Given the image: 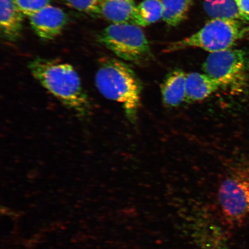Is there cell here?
<instances>
[{"mask_svg": "<svg viewBox=\"0 0 249 249\" xmlns=\"http://www.w3.org/2000/svg\"><path fill=\"white\" fill-rule=\"evenodd\" d=\"M24 16L14 0H0V25L6 39L14 42L20 38Z\"/></svg>", "mask_w": 249, "mask_h": 249, "instance_id": "obj_8", "label": "cell"}, {"mask_svg": "<svg viewBox=\"0 0 249 249\" xmlns=\"http://www.w3.org/2000/svg\"><path fill=\"white\" fill-rule=\"evenodd\" d=\"M137 15L138 4L135 0H104L103 2L101 16L112 24L136 25Z\"/></svg>", "mask_w": 249, "mask_h": 249, "instance_id": "obj_9", "label": "cell"}, {"mask_svg": "<svg viewBox=\"0 0 249 249\" xmlns=\"http://www.w3.org/2000/svg\"><path fill=\"white\" fill-rule=\"evenodd\" d=\"M68 7L92 15H101L104 0H63Z\"/></svg>", "mask_w": 249, "mask_h": 249, "instance_id": "obj_15", "label": "cell"}, {"mask_svg": "<svg viewBox=\"0 0 249 249\" xmlns=\"http://www.w3.org/2000/svg\"><path fill=\"white\" fill-rule=\"evenodd\" d=\"M96 89L106 98L119 103L130 121L135 119L142 86L128 65L114 58H102L95 76Z\"/></svg>", "mask_w": 249, "mask_h": 249, "instance_id": "obj_2", "label": "cell"}, {"mask_svg": "<svg viewBox=\"0 0 249 249\" xmlns=\"http://www.w3.org/2000/svg\"><path fill=\"white\" fill-rule=\"evenodd\" d=\"M16 4L24 16H30L46 6L50 5L52 0H14Z\"/></svg>", "mask_w": 249, "mask_h": 249, "instance_id": "obj_16", "label": "cell"}, {"mask_svg": "<svg viewBox=\"0 0 249 249\" xmlns=\"http://www.w3.org/2000/svg\"><path fill=\"white\" fill-rule=\"evenodd\" d=\"M162 0H144L138 5L136 26L147 27L163 17Z\"/></svg>", "mask_w": 249, "mask_h": 249, "instance_id": "obj_14", "label": "cell"}, {"mask_svg": "<svg viewBox=\"0 0 249 249\" xmlns=\"http://www.w3.org/2000/svg\"><path fill=\"white\" fill-rule=\"evenodd\" d=\"M31 74L47 91L78 116L87 118L91 105L80 78L71 65L60 61L36 58L28 65Z\"/></svg>", "mask_w": 249, "mask_h": 249, "instance_id": "obj_1", "label": "cell"}, {"mask_svg": "<svg viewBox=\"0 0 249 249\" xmlns=\"http://www.w3.org/2000/svg\"><path fill=\"white\" fill-rule=\"evenodd\" d=\"M223 219L231 226H239L249 217V170L237 168L223 180L217 193Z\"/></svg>", "mask_w": 249, "mask_h": 249, "instance_id": "obj_6", "label": "cell"}, {"mask_svg": "<svg viewBox=\"0 0 249 249\" xmlns=\"http://www.w3.org/2000/svg\"><path fill=\"white\" fill-rule=\"evenodd\" d=\"M220 88L219 83L205 73L193 72L187 74L185 101L197 102L204 100Z\"/></svg>", "mask_w": 249, "mask_h": 249, "instance_id": "obj_11", "label": "cell"}, {"mask_svg": "<svg viewBox=\"0 0 249 249\" xmlns=\"http://www.w3.org/2000/svg\"><path fill=\"white\" fill-rule=\"evenodd\" d=\"M162 20L170 26L176 27L188 17L194 0H162Z\"/></svg>", "mask_w": 249, "mask_h": 249, "instance_id": "obj_13", "label": "cell"}, {"mask_svg": "<svg viewBox=\"0 0 249 249\" xmlns=\"http://www.w3.org/2000/svg\"><path fill=\"white\" fill-rule=\"evenodd\" d=\"M204 73L219 83L220 88L239 93L249 77V55L242 49H229L210 53L202 65Z\"/></svg>", "mask_w": 249, "mask_h": 249, "instance_id": "obj_4", "label": "cell"}, {"mask_svg": "<svg viewBox=\"0 0 249 249\" xmlns=\"http://www.w3.org/2000/svg\"><path fill=\"white\" fill-rule=\"evenodd\" d=\"M29 20L31 28L39 38L51 40L62 33L68 17L61 8L50 4L30 16Z\"/></svg>", "mask_w": 249, "mask_h": 249, "instance_id": "obj_7", "label": "cell"}, {"mask_svg": "<svg viewBox=\"0 0 249 249\" xmlns=\"http://www.w3.org/2000/svg\"><path fill=\"white\" fill-rule=\"evenodd\" d=\"M235 1L239 10L249 21V0H235Z\"/></svg>", "mask_w": 249, "mask_h": 249, "instance_id": "obj_17", "label": "cell"}, {"mask_svg": "<svg viewBox=\"0 0 249 249\" xmlns=\"http://www.w3.org/2000/svg\"><path fill=\"white\" fill-rule=\"evenodd\" d=\"M99 42L122 60L142 64L152 57L150 45L141 27L111 24L99 34Z\"/></svg>", "mask_w": 249, "mask_h": 249, "instance_id": "obj_5", "label": "cell"}, {"mask_svg": "<svg viewBox=\"0 0 249 249\" xmlns=\"http://www.w3.org/2000/svg\"><path fill=\"white\" fill-rule=\"evenodd\" d=\"M249 23L238 20L212 18L192 35L169 43L163 52L173 53L198 48L213 53L232 49L240 40L249 36Z\"/></svg>", "mask_w": 249, "mask_h": 249, "instance_id": "obj_3", "label": "cell"}, {"mask_svg": "<svg viewBox=\"0 0 249 249\" xmlns=\"http://www.w3.org/2000/svg\"><path fill=\"white\" fill-rule=\"evenodd\" d=\"M187 74L176 70L167 74L161 85V92L163 103L167 107H178L186 99Z\"/></svg>", "mask_w": 249, "mask_h": 249, "instance_id": "obj_10", "label": "cell"}, {"mask_svg": "<svg viewBox=\"0 0 249 249\" xmlns=\"http://www.w3.org/2000/svg\"><path fill=\"white\" fill-rule=\"evenodd\" d=\"M204 10L212 18H227L249 22L235 0H202Z\"/></svg>", "mask_w": 249, "mask_h": 249, "instance_id": "obj_12", "label": "cell"}]
</instances>
